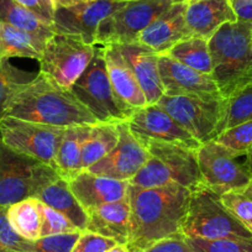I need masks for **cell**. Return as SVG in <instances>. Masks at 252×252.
<instances>
[{
	"label": "cell",
	"instance_id": "cell-21",
	"mask_svg": "<svg viewBox=\"0 0 252 252\" xmlns=\"http://www.w3.org/2000/svg\"><path fill=\"white\" fill-rule=\"evenodd\" d=\"M104 60L109 79L119 98L134 110L149 105L134 71L115 43L104 46Z\"/></svg>",
	"mask_w": 252,
	"mask_h": 252
},
{
	"label": "cell",
	"instance_id": "cell-26",
	"mask_svg": "<svg viewBox=\"0 0 252 252\" xmlns=\"http://www.w3.org/2000/svg\"><path fill=\"white\" fill-rule=\"evenodd\" d=\"M0 21L26 31L45 42L56 33L52 25L45 23L40 16L15 0H0Z\"/></svg>",
	"mask_w": 252,
	"mask_h": 252
},
{
	"label": "cell",
	"instance_id": "cell-36",
	"mask_svg": "<svg viewBox=\"0 0 252 252\" xmlns=\"http://www.w3.org/2000/svg\"><path fill=\"white\" fill-rule=\"evenodd\" d=\"M215 141L239 152H247L252 149V119L232 129L222 132Z\"/></svg>",
	"mask_w": 252,
	"mask_h": 252
},
{
	"label": "cell",
	"instance_id": "cell-44",
	"mask_svg": "<svg viewBox=\"0 0 252 252\" xmlns=\"http://www.w3.org/2000/svg\"><path fill=\"white\" fill-rule=\"evenodd\" d=\"M247 166H249L250 173H251L252 177V149H250L249 151H247Z\"/></svg>",
	"mask_w": 252,
	"mask_h": 252
},
{
	"label": "cell",
	"instance_id": "cell-40",
	"mask_svg": "<svg viewBox=\"0 0 252 252\" xmlns=\"http://www.w3.org/2000/svg\"><path fill=\"white\" fill-rule=\"evenodd\" d=\"M15 1L40 16L45 23L53 26L56 6L52 0H15Z\"/></svg>",
	"mask_w": 252,
	"mask_h": 252
},
{
	"label": "cell",
	"instance_id": "cell-14",
	"mask_svg": "<svg viewBox=\"0 0 252 252\" xmlns=\"http://www.w3.org/2000/svg\"><path fill=\"white\" fill-rule=\"evenodd\" d=\"M126 123L140 142L156 140L193 150L202 145L157 104L135 110Z\"/></svg>",
	"mask_w": 252,
	"mask_h": 252
},
{
	"label": "cell",
	"instance_id": "cell-3",
	"mask_svg": "<svg viewBox=\"0 0 252 252\" xmlns=\"http://www.w3.org/2000/svg\"><path fill=\"white\" fill-rule=\"evenodd\" d=\"M213 79L224 99L252 84V23L220 26L208 40Z\"/></svg>",
	"mask_w": 252,
	"mask_h": 252
},
{
	"label": "cell",
	"instance_id": "cell-34",
	"mask_svg": "<svg viewBox=\"0 0 252 252\" xmlns=\"http://www.w3.org/2000/svg\"><path fill=\"white\" fill-rule=\"evenodd\" d=\"M32 244L11 227L6 208L0 207V252H32Z\"/></svg>",
	"mask_w": 252,
	"mask_h": 252
},
{
	"label": "cell",
	"instance_id": "cell-4",
	"mask_svg": "<svg viewBox=\"0 0 252 252\" xmlns=\"http://www.w3.org/2000/svg\"><path fill=\"white\" fill-rule=\"evenodd\" d=\"M141 144L150 157L129 184L142 188L178 184L190 190L204 186L198 164V150L156 140H146Z\"/></svg>",
	"mask_w": 252,
	"mask_h": 252
},
{
	"label": "cell",
	"instance_id": "cell-11",
	"mask_svg": "<svg viewBox=\"0 0 252 252\" xmlns=\"http://www.w3.org/2000/svg\"><path fill=\"white\" fill-rule=\"evenodd\" d=\"M157 105L161 106L177 123L200 144L217 140L224 118L225 99L205 100L186 94H163Z\"/></svg>",
	"mask_w": 252,
	"mask_h": 252
},
{
	"label": "cell",
	"instance_id": "cell-10",
	"mask_svg": "<svg viewBox=\"0 0 252 252\" xmlns=\"http://www.w3.org/2000/svg\"><path fill=\"white\" fill-rule=\"evenodd\" d=\"M66 127L4 116L0 119V139L19 154L38 159L56 169V155ZM57 172V171H56Z\"/></svg>",
	"mask_w": 252,
	"mask_h": 252
},
{
	"label": "cell",
	"instance_id": "cell-41",
	"mask_svg": "<svg viewBox=\"0 0 252 252\" xmlns=\"http://www.w3.org/2000/svg\"><path fill=\"white\" fill-rule=\"evenodd\" d=\"M239 21L252 23V0H229Z\"/></svg>",
	"mask_w": 252,
	"mask_h": 252
},
{
	"label": "cell",
	"instance_id": "cell-31",
	"mask_svg": "<svg viewBox=\"0 0 252 252\" xmlns=\"http://www.w3.org/2000/svg\"><path fill=\"white\" fill-rule=\"evenodd\" d=\"M36 76L37 73L23 71L11 64L9 60L0 58V119L4 118L6 106L14 94Z\"/></svg>",
	"mask_w": 252,
	"mask_h": 252
},
{
	"label": "cell",
	"instance_id": "cell-2",
	"mask_svg": "<svg viewBox=\"0 0 252 252\" xmlns=\"http://www.w3.org/2000/svg\"><path fill=\"white\" fill-rule=\"evenodd\" d=\"M4 116L61 127L98 123L71 91L61 88L40 72L14 94Z\"/></svg>",
	"mask_w": 252,
	"mask_h": 252
},
{
	"label": "cell",
	"instance_id": "cell-42",
	"mask_svg": "<svg viewBox=\"0 0 252 252\" xmlns=\"http://www.w3.org/2000/svg\"><path fill=\"white\" fill-rule=\"evenodd\" d=\"M52 1L56 8H69V6L89 3L92 0H52Z\"/></svg>",
	"mask_w": 252,
	"mask_h": 252
},
{
	"label": "cell",
	"instance_id": "cell-37",
	"mask_svg": "<svg viewBox=\"0 0 252 252\" xmlns=\"http://www.w3.org/2000/svg\"><path fill=\"white\" fill-rule=\"evenodd\" d=\"M82 231L43 236L33 241L32 252H72Z\"/></svg>",
	"mask_w": 252,
	"mask_h": 252
},
{
	"label": "cell",
	"instance_id": "cell-30",
	"mask_svg": "<svg viewBox=\"0 0 252 252\" xmlns=\"http://www.w3.org/2000/svg\"><path fill=\"white\" fill-rule=\"evenodd\" d=\"M252 119V84L240 89L225 99L224 118L219 127V136L226 130ZM218 136V137H219Z\"/></svg>",
	"mask_w": 252,
	"mask_h": 252
},
{
	"label": "cell",
	"instance_id": "cell-9",
	"mask_svg": "<svg viewBox=\"0 0 252 252\" xmlns=\"http://www.w3.org/2000/svg\"><path fill=\"white\" fill-rule=\"evenodd\" d=\"M197 156L203 183L219 195L252 183L247 152L234 151L213 140L200 145Z\"/></svg>",
	"mask_w": 252,
	"mask_h": 252
},
{
	"label": "cell",
	"instance_id": "cell-28",
	"mask_svg": "<svg viewBox=\"0 0 252 252\" xmlns=\"http://www.w3.org/2000/svg\"><path fill=\"white\" fill-rule=\"evenodd\" d=\"M6 215L11 227L24 239L36 241L40 239L41 212L40 200L28 198L6 208Z\"/></svg>",
	"mask_w": 252,
	"mask_h": 252
},
{
	"label": "cell",
	"instance_id": "cell-38",
	"mask_svg": "<svg viewBox=\"0 0 252 252\" xmlns=\"http://www.w3.org/2000/svg\"><path fill=\"white\" fill-rule=\"evenodd\" d=\"M115 245H118V242L113 239L84 230L79 235L72 252H108Z\"/></svg>",
	"mask_w": 252,
	"mask_h": 252
},
{
	"label": "cell",
	"instance_id": "cell-33",
	"mask_svg": "<svg viewBox=\"0 0 252 252\" xmlns=\"http://www.w3.org/2000/svg\"><path fill=\"white\" fill-rule=\"evenodd\" d=\"M186 239L193 252H252V240L249 239Z\"/></svg>",
	"mask_w": 252,
	"mask_h": 252
},
{
	"label": "cell",
	"instance_id": "cell-15",
	"mask_svg": "<svg viewBox=\"0 0 252 252\" xmlns=\"http://www.w3.org/2000/svg\"><path fill=\"white\" fill-rule=\"evenodd\" d=\"M119 141L110 154L87 171L96 176L129 182L149 159L146 147L134 136L127 123H119Z\"/></svg>",
	"mask_w": 252,
	"mask_h": 252
},
{
	"label": "cell",
	"instance_id": "cell-25",
	"mask_svg": "<svg viewBox=\"0 0 252 252\" xmlns=\"http://www.w3.org/2000/svg\"><path fill=\"white\" fill-rule=\"evenodd\" d=\"M46 42L36 36L0 21V58L38 61Z\"/></svg>",
	"mask_w": 252,
	"mask_h": 252
},
{
	"label": "cell",
	"instance_id": "cell-27",
	"mask_svg": "<svg viewBox=\"0 0 252 252\" xmlns=\"http://www.w3.org/2000/svg\"><path fill=\"white\" fill-rule=\"evenodd\" d=\"M118 124L96 123L91 126V132L83 145L82 167L87 171L91 166L110 154L119 141Z\"/></svg>",
	"mask_w": 252,
	"mask_h": 252
},
{
	"label": "cell",
	"instance_id": "cell-19",
	"mask_svg": "<svg viewBox=\"0 0 252 252\" xmlns=\"http://www.w3.org/2000/svg\"><path fill=\"white\" fill-rule=\"evenodd\" d=\"M131 69L144 92L149 105L158 103L163 96L164 88L158 71L157 53L137 42L115 43Z\"/></svg>",
	"mask_w": 252,
	"mask_h": 252
},
{
	"label": "cell",
	"instance_id": "cell-22",
	"mask_svg": "<svg viewBox=\"0 0 252 252\" xmlns=\"http://www.w3.org/2000/svg\"><path fill=\"white\" fill-rule=\"evenodd\" d=\"M237 21L229 0H192L186 3V23L193 36L209 40L220 26Z\"/></svg>",
	"mask_w": 252,
	"mask_h": 252
},
{
	"label": "cell",
	"instance_id": "cell-39",
	"mask_svg": "<svg viewBox=\"0 0 252 252\" xmlns=\"http://www.w3.org/2000/svg\"><path fill=\"white\" fill-rule=\"evenodd\" d=\"M141 252H193L183 234H176L156 241Z\"/></svg>",
	"mask_w": 252,
	"mask_h": 252
},
{
	"label": "cell",
	"instance_id": "cell-43",
	"mask_svg": "<svg viewBox=\"0 0 252 252\" xmlns=\"http://www.w3.org/2000/svg\"><path fill=\"white\" fill-rule=\"evenodd\" d=\"M108 252H135L132 251L131 249L129 247V245L126 244H118L113 247L111 250H109Z\"/></svg>",
	"mask_w": 252,
	"mask_h": 252
},
{
	"label": "cell",
	"instance_id": "cell-24",
	"mask_svg": "<svg viewBox=\"0 0 252 252\" xmlns=\"http://www.w3.org/2000/svg\"><path fill=\"white\" fill-rule=\"evenodd\" d=\"M36 199H38L41 203L48 205L52 209L57 210L61 214L68 218L72 224L79 231L87 230L88 214L81 205V203L74 197L71 188H69L68 182L66 179L60 177L55 182L48 184L36 195Z\"/></svg>",
	"mask_w": 252,
	"mask_h": 252
},
{
	"label": "cell",
	"instance_id": "cell-32",
	"mask_svg": "<svg viewBox=\"0 0 252 252\" xmlns=\"http://www.w3.org/2000/svg\"><path fill=\"white\" fill-rule=\"evenodd\" d=\"M222 204L252 234V183L220 195Z\"/></svg>",
	"mask_w": 252,
	"mask_h": 252
},
{
	"label": "cell",
	"instance_id": "cell-17",
	"mask_svg": "<svg viewBox=\"0 0 252 252\" xmlns=\"http://www.w3.org/2000/svg\"><path fill=\"white\" fill-rule=\"evenodd\" d=\"M190 36L193 35L186 23V3H173L140 33L136 42L158 56H163L173 46Z\"/></svg>",
	"mask_w": 252,
	"mask_h": 252
},
{
	"label": "cell",
	"instance_id": "cell-46",
	"mask_svg": "<svg viewBox=\"0 0 252 252\" xmlns=\"http://www.w3.org/2000/svg\"><path fill=\"white\" fill-rule=\"evenodd\" d=\"M114 1H131V0H114Z\"/></svg>",
	"mask_w": 252,
	"mask_h": 252
},
{
	"label": "cell",
	"instance_id": "cell-7",
	"mask_svg": "<svg viewBox=\"0 0 252 252\" xmlns=\"http://www.w3.org/2000/svg\"><path fill=\"white\" fill-rule=\"evenodd\" d=\"M99 46L87 69L69 91L98 123H125L135 110L126 105L114 91L104 60V46Z\"/></svg>",
	"mask_w": 252,
	"mask_h": 252
},
{
	"label": "cell",
	"instance_id": "cell-1",
	"mask_svg": "<svg viewBox=\"0 0 252 252\" xmlns=\"http://www.w3.org/2000/svg\"><path fill=\"white\" fill-rule=\"evenodd\" d=\"M190 189L178 184L142 188L129 184L131 237L129 247L141 252L156 241L182 234L188 212Z\"/></svg>",
	"mask_w": 252,
	"mask_h": 252
},
{
	"label": "cell",
	"instance_id": "cell-18",
	"mask_svg": "<svg viewBox=\"0 0 252 252\" xmlns=\"http://www.w3.org/2000/svg\"><path fill=\"white\" fill-rule=\"evenodd\" d=\"M69 188L86 212L108 203L119 202L127 197L129 182L96 176L83 171L68 181Z\"/></svg>",
	"mask_w": 252,
	"mask_h": 252
},
{
	"label": "cell",
	"instance_id": "cell-13",
	"mask_svg": "<svg viewBox=\"0 0 252 252\" xmlns=\"http://www.w3.org/2000/svg\"><path fill=\"white\" fill-rule=\"evenodd\" d=\"M126 3L127 1L92 0L69 8H56L53 30L56 33L79 36L84 42L96 45V32L101 21Z\"/></svg>",
	"mask_w": 252,
	"mask_h": 252
},
{
	"label": "cell",
	"instance_id": "cell-45",
	"mask_svg": "<svg viewBox=\"0 0 252 252\" xmlns=\"http://www.w3.org/2000/svg\"><path fill=\"white\" fill-rule=\"evenodd\" d=\"M188 1H192V0H173V3H188Z\"/></svg>",
	"mask_w": 252,
	"mask_h": 252
},
{
	"label": "cell",
	"instance_id": "cell-16",
	"mask_svg": "<svg viewBox=\"0 0 252 252\" xmlns=\"http://www.w3.org/2000/svg\"><path fill=\"white\" fill-rule=\"evenodd\" d=\"M158 71L163 84L164 94H186L199 96L205 100L224 99L213 79V76L200 73L169 56H159Z\"/></svg>",
	"mask_w": 252,
	"mask_h": 252
},
{
	"label": "cell",
	"instance_id": "cell-5",
	"mask_svg": "<svg viewBox=\"0 0 252 252\" xmlns=\"http://www.w3.org/2000/svg\"><path fill=\"white\" fill-rule=\"evenodd\" d=\"M57 178L60 176L52 167L14 151L0 139V207L36 198Z\"/></svg>",
	"mask_w": 252,
	"mask_h": 252
},
{
	"label": "cell",
	"instance_id": "cell-6",
	"mask_svg": "<svg viewBox=\"0 0 252 252\" xmlns=\"http://www.w3.org/2000/svg\"><path fill=\"white\" fill-rule=\"evenodd\" d=\"M186 237L249 239L252 234L231 215L218 193L202 186L190 192L188 212L182 226Z\"/></svg>",
	"mask_w": 252,
	"mask_h": 252
},
{
	"label": "cell",
	"instance_id": "cell-12",
	"mask_svg": "<svg viewBox=\"0 0 252 252\" xmlns=\"http://www.w3.org/2000/svg\"><path fill=\"white\" fill-rule=\"evenodd\" d=\"M173 5V0H131L104 19L96 45L136 42L140 33Z\"/></svg>",
	"mask_w": 252,
	"mask_h": 252
},
{
	"label": "cell",
	"instance_id": "cell-8",
	"mask_svg": "<svg viewBox=\"0 0 252 252\" xmlns=\"http://www.w3.org/2000/svg\"><path fill=\"white\" fill-rule=\"evenodd\" d=\"M95 48L96 45L84 42L79 36L55 33L38 60L40 73L69 91L93 60Z\"/></svg>",
	"mask_w": 252,
	"mask_h": 252
},
{
	"label": "cell",
	"instance_id": "cell-23",
	"mask_svg": "<svg viewBox=\"0 0 252 252\" xmlns=\"http://www.w3.org/2000/svg\"><path fill=\"white\" fill-rule=\"evenodd\" d=\"M91 126L73 125L66 127L56 155V171L61 178L67 182L83 172L82 151L91 132Z\"/></svg>",
	"mask_w": 252,
	"mask_h": 252
},
{
	"label": "cell",
	"instance_id": "cell-35",
	"mask_svg": "<svg viewBox=\"0 0 252 252\" xmlns=\"http://www.w3.org/2000/svg\"><path fill=\"white\" fill-rule=\"evenodd\" d=\"M41 212V232L40 237L50 236V235L67 234V232L79 231L68 218L61 214L57 210L52 209L48 205L40 202Z\"/></svg>",
	"mask_w": 252,
	"mask_h": 252
},
{
	"label": "cell",
	"instance_id": "cell-29",
	"mask_svg": "<svg viewBox=\"0 0 252 252\" xmlns=\"http://www.w3.org/2000/svg\"><path fill=\"white\" fill-rule=\"evenodd\" d=\"M166 56L183 63L186 66L200 72V73L213 74L212 57L209 52L208 40L198 36H190L181 41L171 48Z\"/></svg>",
	"mask_w": 252,
	"mask_h": 252
},
{
	"label": "cell",
	"instance_id": "cell-20",
	"mask_svg": "<svg viewBox=\"0 0 252 252\" xmlns=\"http://www.w3.org/2000/svg\"><path fill=\"white\" fill-rule=\"evenodd\" d=\"M87 214L88 231L113 239L118 244H129L131 237V207L129 198L92 208Z\"/></svg>",
	"mask_w": 252,
	"mask_h": 252
}]
</instances>
